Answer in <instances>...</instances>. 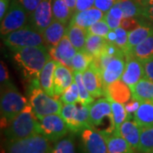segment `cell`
<instances>
[{"label":"cell","mask_w":153,"mask_h":153,"mask_svg":"<svg viewBox=\"0 0 153 153\" xmlns=\"http://www.w3.org/2000/svg\"><path fill=\"white\" fill-rule=\"evenodd\" d=\"M13 57L25 79L31 82L38 80L44 66L51 59L49 49L44 45L18 49Z\"/></svg>","instance_id":"cell-1"},{"label":"cell","mask_w":153,"mask_h":153,"mask_svg":"<svg viewBox=\"0 0 153 153\" xmlns=\"http://www.w3.org/2000/svg\"><path fill=\"white\" fill-rule=\"evenodd\" d=\"M41 134L40 120L33 111L31 105L10 121L4 130L8 140H16L26 139Z\"/></svg>","instance_id":"cell-2"},{"label":"cell","mask_w":153,"mask_h":153,"mask_svg":"<svg viewBox=\"0 0 153 153\" xmlns=\"http://www.w3.org/2000/svg\"><path fill=\"white\" fill-rule=\"evenodd\" d=\"M29 103L27 99L18 91L16 86L7 82L1 85V126L6 128L12 119L21 113Z\"/></svg>","instance_id":"cell-3"},{"label":"cell","mask_w":153,"mask_h":153,"mask_svg":"<svg viewBox=\"0 0 153 153\" xmlns=\"http://www.w3.org/2000/svg\"><path fill=\"white\" fill-rule=\"evenodd\" d=\"M90 127L105 137L114 134L116 127L111 102L106 98H100L89 105Z\"/></svg>","instance_id":"cell-4"},{"label":"cell","mask_w":153,"mask_h":153,"mask_svg":"<svg viewBox=\"0 0 153 153\" xmlns=\"http://www.w3.org/2000/svg\"><path fill=\"white\" fill-rule=\"evenodd\" d=\"M32 83L33 88L29 96V103L38 119L41 120L44 117L49 115L60 114L63 107L61 100L45 93L39 87L38 80H36Z\"/></svg>","instance_id":"cell-5"},{"label":"cell","mask_w":153,"mask_h":153,"mask_svg":"<svg viewBox=\"0 0 153 153\" xmlns=\"http://www.w3.org/2000/svg\"><path fill=\"white\" fill-rule=\"evenodd\" d=\"M4 43L14 52L23 48L41 46L45 44L42 33L31 25H26L19 30L7 34L4 37Z\"/></svg>","instance_id":"cell-6"},{"label":"cell","mask_w":153,"mask_h":153,"mask_svg":"<svg viewBox=\"0 0 153 153\" xmlns=\"http://www.w3.org/2000/svg\"><path fill=\"white\" fill-rule=\"evenodd\" d=\"M50 140L42 134L26 139L8 140L6 153H50L52 146Z\"/></svg>","instance_id":"cell-7"},{"label":"cell","mask_w":153,"mask_h":153,"mask_svg":"<svg viewBox=\"0 0 153 153\" xmlns=\"http://www.w3.org/2000/svg\"><path fill=\"white\" fill-rule=\"evenodd\" d=\"M27 12L18 0H12L9 10L1 21V36L4 37L7 34L25 27L27 22Z\"/></svg>","instance_id":"cell-8"},{"label":"cell","mask_w":153,"mask_h":153,"mask_svg":"<svg viewBox=\"0 0 153 153\" xmlns=\"http://www.w3.org/2000/svg\"><path fill=\"white\" fill-rule=\"evenodd\" d=\"M41 134L51 142H57L68 133L69 128L60 114H52L40 120Z\"/></svg>","instance_id":"cell-9"},{"label":"cell","mask_w":153,"mask_h":153,"mask_svg":"<svg viewBox=\"0 0 153 153\" xmlns=\"http://www.w3.org/2000/svg\"><path fill=\"white\" fill-rule=\"evenodd\" d=\"M53 21L52 0H42L36 10L29 15V25L41 33H44Z\"/></svg>","instance_id":"cell-10"},{"label":"cell","mask_w":153,"mask_h":153,"mask_svg":"<svg viewBox=\"0 0 153 153\" xmlns=\"http://www.w3.org/2000/svg\"><path fill=\"white\" fill-rule=\"evenodd\" d=\"M83 153H108L105 138L92 128H85L80 133Z\"/></svg>","instance_id":"cell-11"},{"label":"cell","mask_w":153,"mask_h":153,"mask_svg":"<svg viewBox=\"0 0 153 153\" xmlns=\"http://www.w3.org/2000/svg\"><path fill=\"white\" fill-rule=\"evenodd\" d=\"M48 49L52 59L72 70L71 60L74 55H76L77 50L72 45L70 39L66 35L64 36V38L60 40V43L57 45L53 47H48Z\"/></svg>","instance_id":"cell-12"},{"label":"cell","mask_w":153,"mask_h":153,"mask_svg":"<svg viewBox=\"0 0 153 153\" xmlns=\"http://www.w3.org/2000/svg\"><path fill=\"white\" fill-rule=\"evenodd\" d=\"M145 76L144 66L141 61L135 59L130 54L125 55V69L121 80L131 88Z\"/></svg>","instance_id":"cell-13"},{"label":"cell","mask_w":153,"mask_h":153,"mask_svg":"<svg viewBox=\"0 0 153 153\" xmlns=\"http://www.w3.org/2000/svg\"><path fill=\"white\" fill-rule=\"evenodd\" d=\"M82 81L88 91L94 99L105 96L102 74L92 64H90L86 71L82 72Z\"/></svg>","instance_id":"cell-14"},{"label":"cell","mask_w":153,"mask_h":153,"mask_svg":"<svg viewBox=\"0 0 153 153\" xmlns=\"http://www.w3.org/2000/svg\"><path fill=\"white\" fill-rule=\"evenodd\" d=\"M125 69V54L115 56L108 63L102 72V80L105 88L115 81L120 79Z\"/></svg>","instance_id":"cell-15"},{"label":"cell","mask_w":153,"mask_h":153,"mask_svg":"<svg viewBox=\"0 0 153 153\" xmlns=\"http://www.w3.org/2000/svg\"><path fill=\"white\" fill-rule=\"evenodd\" d=\"M74 82L71 69L57 62L54 76V91L55 98H60L67 88Z\"/></svg>","instance_id":"cell-16"},{"label":"cell","mask_w":153,"mask_h":153,"mask_svg":"<svg viewBox=\"0 0 153 153\" xmlns=\"http://www.w3.org/2000/svg\"><path fill=\"white\" fill-rule=\"evenodd\" d=\"M105 98L109 101L125 104L132 99L131 89L125 82L118 79L105 88Z\"/></svg>","instance_id":"cell-17"},{"label":"cell","mask_w":153,"mask_h":153,"mask_svg":"<svg viewBox=\"0 0 153 153\" xmlns=\"http://www.w3.org/2000/svg\"><path fill=\"white\" fill-rule=\"evenodd\" d=\"M105 16V13L94 6L85 10L76 11L72 15L71 23L77 25L82 28L88 29L95 22L102 20Z\"/></svg>","instance_id":"cell-18"},{"label":"cell","mask_w":153,"mask_h":153,"mask_svg":"<svg viewBox=\"0 0 153 153\" xmlns=\"http://www.w3.org/2000/svg\"><path fill=\"white\" fill-rule=\"evenodd\" d=\"M56 65H57V61L51 58L45 64V66H44L43 70L41 71V73L38 77L39 87L41 88L45 93H47L52 97H55L54 76H55Z\"/></svg>","instance_id":"cell-19"},{"label":"cell","mask_w":153,"mask_h":153,"mask_svg":"<svg viewBox=\"0 0 153 153\" xmlns=\"http://www.w3.org/2000/svg\"><path fill=\"white\" fill-rule=\"evenodd\" d=\"M66 25L54 19L52 23L42 33L47 47H53L60 43L66 33Z\"/></svg>","instance_id":"cell-20"},{"label":"cell","mask_w":153,"mask_h":153,"mask_svg":"<svg viewBox=\"0 0 153 153\" xmlns=\"http://www.w3.org/2000/svg\"><path fill=\"white\" fill-rule=\"evenodd\" d=\"M140 133L141 128L137 124L134 120H126L119 128V134L123 137L134 150L138 149L139 146Z\"/></svg>","instance_id":"cell-21"},{"label":"cell","mask_w":153,"mask_h":153,"mask_svg":"<svg viewBox=\"0 0 153 153\" xmlns=\"http://www.w3.org/2000/svg\"><path fill=\"white\" fill-rule=\"evenodd\" d=\"M66 35L77 51H84L88 37L87 29L69 22L68 27L66 28Z\"/></svg>","instance_id":"cell-22"},{"label":"cell","mask_w":153,"mask_h":153,"mask_svg":"<svg viewBox=\"0 0 153 153\" xmlns=\"http://www.w3.org/2000/svg\"><path fill=\"white\" fill-rule=\"evenodd\" d=\"M132 99L139 101H152L153 102V82L147 78H142L132 87Z\"/></svg>","instance_id":"cell-23"},{"label":"cell","mask_w":153,"mask_h":153,"mask_svg":"<svg viewBox=\"0 0 153 153\" xmlns=\"http://www.w3.org/2000/svg\"><path fill=\"white\" fill-rule=\"evenodd\" d=\"M133 117L140 128L153 126L152 101H140V106Z\"/></svg>","instance_id":"cell-24"},{"label":"cell","mask_w":153,"mask_h":153,"mask_svg":"<svg viewBox=\"0 0 153 153\" xmlns=\"http://www.w3.org/2000/svg\"><path fill=\"white\" fill-rule=\"evenodd\" d=\"M128 54L132 55L142 63L153 58V32L140 44L135 46Z\"/></svg>","instance_id":"cell-25"},{"label":"cell","mask_w":153,"mask_h":153,"mask_svg":"<svg viewBox=\"0 0 153 153\" xmlns=\"http://www.w3.org/2000/svg\"><path fill=\"white\" fill-rule=\"evenodd\" d=\"M108 153H134V148L120 134H112L105 137Z\"/></svg>","instance_id":"cell-26"},{"label":"cell","mask_w":153,"mask_h":153,"mask_svg":"<svg viewBox=\"0 0 153 153\" xmlns=\"http://www.w3.org/2000/svg\"><path fill=\"white\" fill-rule=\"evenodd\" d=\"M152 32V27L146 24H140L139 27L128 32V52L126 54L129 53L132 49L139 44H140L143 40H145Z\"/></svg>","instance_id":"cell-27"},{"label":"cell","mask_w":153,"mask_h":153,"mask_svg":"<svg viewBox=\"0 0 153 153\" xmlns=\"http://www.w3.org/2000/svg\"><path fill=\"white\" fill-rule=\"evenodd\" d=\"M123 12V18L142 17L144 7L141 0H120L117 3Z\"/></svg>","instance_id":"cell-28"},{"label":"cell","mask_w":153,"mask_h":153,"mask_svg":"<svg viewBox=\"0 0 153 153\" xmlns=\"http://www.w3.org/2000/svg\"><path fill=\"white\" fill-rule=\"evenodd\" d=\"M107 43L108 42L105 38L92 35V34H88L84 51L88 55H91L92 57H96L103 51Z\"/></svg>","instance_id":"cell-29"},{"label":"cell","mask_w":153,"mask_h":153,"mask_svg":"<svg viewBox=\"0 0 153 153\" xmlns=\"http://www.w3.org/2000/svg\"><path fill=\"white\" fill-rule=\"evenodd\" d=\"M76 109H77V105L76 103L65 104L60 111V115L68 126L69 130L74 134L81 132L76 121Z\"/></svg>","instance_id":"cell-30"},{"label":"cell","mask_w":153,"mask_h":153,"mask_svg":"<svg viewBox=\"0 0 153 153\" xmlns=\"http://www.w3.org/2000/svg\"><path fill=\"white\" fill-rule=\"evenodd\" d=\"M54 19L66 25L72 17V11L63 0H52Z\"/></svg>","instance_id":"cell-31"},{"label":"cell","mask_w":153,"mask_h":153,"mask_svg":"<svg viewBox=\"0 0 153 153\" xmlns=\"http://www.w3.org/2000/svg\"><path fill=\"white\" fill-rule=\"evenodd\" d=\"M74 75V81L76 82L79 90V97H78V103L84 105H90L94 101V98L88 91L87 88L85 87L83 81H82V73L78 71H73Z\"/></svg>","instance_id":"cell-32"},{"label":"cell","mask_w":153,"mask_h":153,"mask_svg":"<svg viewBox=\"0 0 153 153\" xmlns=\"http://www.w3.org/2000/svg\"><path fill=\"white\" fill-rule=\"evenodd\" d=\"M92 61L93 57L85 51H77L71 60L72 71L82 73L89 67Z\"/></svg>","instance_id":"cell-33"},{"label":"cell","mask_w":153,"mask_h":153,"mask_svg":"<svg viewBox=\"0 0 153 153\" xmlns=\"http://www.w3.org/2000/svg\"><path fill=\"white\" fill-rule=\"evenodd\" d=\"M111 102V111L114 117L115 122V134H119V128L121 125L125 122L126 120H128V115L126 111L124 105L115 101H110Z\"/></svg>","instance_id":"cell-34"},{"label":"cell","mask_w":153,"mask_h":153,"mask_svg":"<svg viewBox=\"0 0 153 153\" xmlns=\"http://www.w3.org/2000/svg\"><path fill=\"white\" fill-rule=\"evenodd\" d=\"M138 150L141 153H151L153 151V126L141 128Z\"/></svg>","instance_id":"cell-35"},{"label":"cell","mask_w":153,"mask_h":153,"mask_svg":"<svg viewBox=\"0 0 153 153\" xmlns=\"http://www.w3.org/2000/svg\"><path fill=\"white\" fill-rule=\"evenodd\" d=\"M50 153H76L74 139L71 136L64 137L55 143Z\"/></svg>","instance_id":"cell-36"},{"label":"cell","mask_w":153,"mask_h":153,"mask_svg":"<svg viewBox=\"0 0 153 153\" xmlns=\"http://www.w3.org/2000/svg\"><path fill=\"white\" fill-rule=\"evenodd\" d=\"M76 121L81 132L85 128H91L89 123V105H84L79 103L76 109Z\"/></svg>","instance_id":"cell-37"},{"label":"cell","mask_w":153,"mask_h":153,"mask_svg":"<svg viewBox=\"0 0 153 153\" xmlns=\"http://www.w3.org/2000/svg\"><path fill=\"white\" fill-rule=\"evenodd\" d=\"M78 97H79V90L77 84L74 81L66 88V91L61 94L60 100L63 104H72L78 102Z\"/></svg>","instance_id":"cell-38"},{"label":"cell","mask_w":153,"mask_h":153,"mask_svg":"<svg viewBox=\"0 0 153 153\" xmlns=\"http://www.w3.org/2000/svg\"><path fill=\"white\" fill-rule=\"evenodd\" d=\"M87 31L88 34H92V35L106 38V36L111 31V28L109 27L107 22H105V20L103 18L102 20L95 22L92 26H90L87 29Z\"/></svg>","instance_id":"cell-39"},{"label":"cell","mask_w":153,"mask_h":153,"mask_svg":"<svg viewBox=\"0 0 153 153\" xmlns=\"http://www.w3.org/2000/svg\"><path fill=\"white\" fill-rule=\"evenodd\" d=\"M116 32V41H115V44L122 49L124 54L126 55V53L128 52V32L125 30L124 28H123L122 27L116 28L115 29Z\"/></svg>","instance_id":"cell-40"},{"label":"cell","mask_w":153,"mask_h":153,"mask_svg":"<svg viewBox=\"0 0 153 153\" xmlns=\"http://www.w3.org/2000/svg\"><path fill=\"white\" fill-rule=\"evenodd\" d=\"M120 0H95L94 1V7L104 12L105 14L115 5Z\"/></svg>","instance_id":"cell-41"},{"label":"cell","mask_w":153,"mask_h":153,"mask_svg":"<svg viewBox=\"0 0 153 153\" xmlns=\"http://www.w3.org/2000/svg\"><path fill=\"white\" fill-rule=\"evenodd\" d=\"M140 24H142V23H140V20L137 18H133V17L123 18L122 20V22H121V27L124 28L128 32H130L132 30H134V28H136L137 27H139Z\"/></svg>","instance_id":"cell-42"},{"label":"cell","mask_w":153,"mask_h":153,"mask_svg":"<svg viewBox=\"0 0 153 153\" xmlns=\"http://www.w3.org/2000/svg\"><path fill=\"white\" fill-rule=\"evenodd\" d=\"M140 101L134 100V99H131L129 101H128L127 103L124 104V107H125L128 115V120H130L133 114L135 113V111L140 106Z\"/></svg>","instance_id":"cell-43"},{"label":"cell","mask_w":153,"mask_h":153,"mask_svg":"<svg viewBox=\"0 0 153 153\" xmlns=\"http://www.w3.org/2000/svg\"><path fill=\"white\" fill-rule=\"evenodd\" d=\"M18 1L22 4V5L24 7L28 15H30L36 10V8L39 5L42 0H18Z\"/></svg>","instance_id":"cell-44"},{"label":"cell","mask_w":153,"mask_h":153,"mask_svg":"<svg viewBox=\"0 0 153 153\" xmlns=\"http://www.w3.org/2000/svg\"><path fill=\"white\" fill-rule=\"evenodd\" d=\"M95 0H76V11H82L94 6ZM75 11V12H76Z\"/></svg>","instance_id":"cell-45"},{"label":"cell","mask_w":153,"mask_h":153,"mask_svg":"<svg viewBox=\"0 0 153 153\" xmlns=\"http://www.w3.org/2000/svg\"><path fill=\"white\" fill-rule=\"evenodd\" d=\"M145 77L153 82V58L143 63Z\"/></svg>","instance_id":"cell-46"},{"label":"cell","mask_w":153,"mask_h":153,"mask_svg":"<svg viewBox=\"0 0 153 153\" xmlns=\"http://www.w3.org/2000/svg\"><path fill=\"white\" fill-rule=\"evenodd\" d=\"M0 81H1V85L5 84L7 82H10V75H9V71L6 66L5 63L4 61H1L0 65Z\"/></svg>","instance_id":"cell-47"},{"label":"cell","mask_w":153,"mask_h":153,"mask_svg":"<svg viewBox=\"0 0 153 153\" xmlns=\"http://www.w3.org/2000/svg\"><path fill=\"white\" fill-rule=\"evenodd\" d=\"M141 18H144L145 20L153 23V3L144 7V11Z\"/></svg>","instance_id":"cell-48"},{"label":"cell","mask_w":153,"mask_h":153,"mask_svg":"<svg viewBox=\"0 0 153 153\" xmlns=\"http://www.w3.org/2000/svg\"><path fill=\"white\" fill-rule=\"evenodd\" d=\"M10 8V0H0V20L2 21L5 16Z\"/></svg>","instance_id":"cell-49"},{"label":"cell","mask_w":153,"mask_h":153,"mask_svg":"<svg viewBox=\"0 0 153 153\" xmlns=\"http://www.w3.org/2000/svg\"><path fill=\"white\" fill-rule=\"evenodd\" d=\"M116 38H117V35H116V32L115 30H111L110 33H108V35L106 36V40L107 42L111 43V44H115V41H116Z\"/></svg>","instance_id":"cell-50"},{"label":"cell","mask_w":153,"mask_h":153,"mask_svg":"<svg viewBox=\"0 0 153 153\" xmlns=\"http://www.w3.org/2000/svg\"><path fill=\"white\" fill-rule=\"evenodd\" d=\"M63 1L68 5V7L71 9V10L72 12H75L76 11V0H63Z\"/></svg>","instance_id":"cell-51"},{"label":"cell","mask_w":153,"mask_h":153,"mask_svg":"<svg viewBox=\"0 0 153 153\" xmlns=\"http://www.w3.org/2000/svg\"><path fill=\"white\" fill-rule=\"evenodd\" d=\"M141 2H142L143 5L146 6L148 5V4H152V3H153V0H141Z\"/></svg>","instance_id":"cell-52"},{"label":"cell","mask_w":153,"mask_h":153,"mask_svg":"<svg viewBox=\"0 0 153 153\" xmlns=\"http://www.w3.org/2000/svg\"><path fill=\"white\" fill-rule=\"evenodd\" d=\"M151 153H153V151H152V152H151Z\"/></svg>","instance_id":"cell-53"}]
</instances>
